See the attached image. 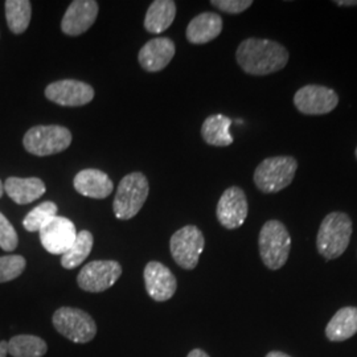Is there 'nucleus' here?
Returning <instances> with one entry per match:
<instances>
[{"label": "nucleus", "instance_id": "21", "mask_svg": "<svg viewBox=\"0 0 357 357\" xmlns=\"http://www.w3.org/2000/svg\"><path fill=\"white\" fill-rule=\"evenodd\" d=\"M176 4L172 0H155L144 17V28L150 33H163L174 23Z\"/></svg>", "mask_w": 357, "mask_h": 357}, {"label": "nucleus", "instance_id": "3", "mask_svg": "<svg viewBox=\"0 0 357 357\" xmlns=\"http://www.w3.org/2000/svg\"><path fill=\"white\" fill-rule=\"evenodd\" d=\"M259 255L264 265L270 270H280L289 259L291 250V237L280 220H268L259 231Z\"/></svg>", "mask_w": 357, "mask_h": 357}, {"label": "nucleus", "instance_id": "13", "mask_svg": "<svg viewBox=\"0 0 357 357\" xmlns=\"http://www.w3.org/2000/svg\"><path fill=\"white\" fill-rule=\"evenodd\" d=\"M249 212V204L245 192L240 187H229L222 193L216 208L218 222L225 229L234 230L245 222Z\"/></svg>", "mask_w": 357, "mask_h": 357}, {"label": "nucleus", "instance_id": "11", "mask_svg": "<svg viewBox=\"0 0 357 357\" xmlns=\"http://www.w3.org/2000/svg\"><path fill=\"white\" fill-rule=\"evenodd\" d=\"M43 248L54 255H64L76 241L75 224L63 216H54L38 231Z\"/></svg>", "mask_w": 357, "mask_h": 357}, {"label": "nucleus", "instance_id": "18", "mask_svg": "<svg viewBox=\"0 0 357 357\" xmlns=\"http://www.w3.org/2000/svg\"><path fill=\"white\" fill-rule=\"evenodd\" d=\"M222 32V19L215 13H203L195 16L187 26L185 36L191 44H206Z\"/></svg>", "mask_w": 357, "mask_h": 357}, {"label": "nucleus", "instance_id": "9", "mask_svg": "<svg viewBox=\"0 0 357 357\" xmlns=\"http://www.w3.org/2000/svg\"><path fill=\"white\" fill-rule=\"evenodd\" d=\"M122 275V266L113 259L93 261L79 270L77 284L88 293H103L114 286Z\"/></svg>", "mask_w": 357, "mask_h": 357}, {"label": "nucleus", "instance_id": "15", "mask_svg": "<svg viewBox=\"0 0 357 357\" xmlns=\"http://www.w3.org/2000/svg\"><path fill=\"white\" fill-rule=\"evenodd\" d=\"M143 277L146 290L155 302H166L176 293L178 281L175 275L158 261H151L146 265Z\"/></svg>", "mask_w": 357, "mask_h": 357}, {"label": "nucleus", "instance_id": "33", "mask_svg": "<svg viewBox=\"0 0 357 357\" xmlns=\"http://www.w3.org/2000/svg\"><path fill=\"white\" fill-rule=\"evenodd\" d=\"M265 357H291L289 356L287 354H284V352H281V351H271V352H268V355Z\"/></svg>", "mask_w": 357, "mask_h": 357}, {"label": "nucleus", "instance_id": "7", "mask_svg": "<svg viewBox=\"0 0 357 357\" xmlns=\"http://www.w3.org/2000/svg\"><path fill=\"white\" fill-rule=\"evenodd\" d=\"M72 144V132L59 125H40L29 128L23 138L26 151L36 156L63 153Z\"/></svg>", "mask_w": 357, "mask_h": 357}, {"label": "nucleus", "instance_id": "19", "mask_svg": "<svg viewBox=\"0 0 357 357\" xmlns=\"http://www.w3.org/2000/svg\"><path fill=\"white\" fill-rule=\"evenodd\" d=\"M4 191L13 203L26 205L36 202L45 191V184L38 178H8L4 183Z\"/></svg>", "mask_w": 357, "mask_h": 357}, {"label": "nucleus", "instance_id": "17", "mask_svg": "<svg viewBox=\"0 0 357 357\" xmlns=\"http://www.w3.org/2000/svg\"><path fill=\"white\" fill-rule=\"evenodd\" d=\"M73 185L79 195L90 199H106L114 190L113 180L96 168H86L77 174Z\"/></svg>", "mask_w": 357, "mask_h": 357}, {"label": "nucleus", "instance_id": "1", "mask_svg": "<svg viewBox=\"0 0 357 357\" xmlns=\"http://www.w3.org/2000/svg\"><path fill=\"white\" fill-rule=\"evenodd\" d=\"M289 59L287 50L268 38H245L236 52L237 64L252 76H268L280 72L287 65Z\"/></svg>", "mask_w": 357, "mask_h": 357}, {"label": "nucleus", "instance_id": "6", "mask_svg": "<svg viewBox=\"0 0 357 357\" xmlns=\"http://www.w3.org/2000/svg\"><path fill=\"white\" fill-rule=\"evenodd\" d=\"M52 323L56 331L77 344L90 343L97 335L96 321L90 314L79 308L61 307L56 310Z\"/></svg>", "mask_w": 357, "mask_h": 357}, {"label": "nucleus", "instance_id": "16", "mask_svg": "<svg viewBox=\"0 0 357 357\" xmlns=\"http://www.w3.org/2000/svg\"><path fill=\"white\" fill-rule=\"evenodd\" d=\"M176 53L175 43L168 38H156L147 41L139 51L138 61L146 72H160L171 63Z\"/></svg>", "mask_w": 357, "mask_h": 357}, {"label": "nucleus", "instance_id": "35", "mask_svg": "<svg viewBox=\"0 0 357 357\" xmlns=\"http://www.w3.org/2000/svg\"><path fill=\"white\" fill-rule=\"evenodd\" d=\"M355 155H356V159H357V147H356V153H355Z\"/></svg>", "mask_w": 357, "mask_h": 357}, {"label": "nucleus", "instance_id": "31", "mask_svg": "<svg viewBox=\"0 0 357 357\" xmlns=\"http://www.w3.org/2000/svg\"><path fill=\"white\" fill-rule=\"evenodd\" d=\"M187 357H211L203 349H200V348H195V349H192L191 352L188 354V356Z\"/></svg>", "mask_w": 357, "mask_h": 357}, {"label": "nucleus", "instance_id": "29", "mask_svg": "<svg viewBox=\"0 0 357 357\" xmlns=\"http://www.w3.org/2000/svg\"><path fill=\"white\" fill-rule=\"evenodd\" d=\"M211 4L222 13L238 15L246 11L253 4V1L252 0H212Z\"/></svg>", "mask_w": 357, "mask_h": 357}, {"label": "nucleus", "instance_id": "8", "mask_svg": "<svg viewBox=\"0 0 357 357\" xmlns=\"http://www.w3.org/2000/svg\"><path fill=\"white\" fill-rule=\"evenodd\" d=\"M205 246L203 231L195 225H187L175 231L169 240L171 255L178 266L193 270L199 265Z\"/></svg>", "mask_w": 357, "mask_h": 357}, {"label": "nucleus", "instance_id": "14", "mask_svg": "<svg viewBox=\"0 0 357 357\" xmlns=\"http://www.w3.org/2000/svg\"><path fill=\"white\" fill-rule=\"evenodd\" d=\"M98 16V3L94 0H75L66 8L61 20V31L66 36L76 38L85 33Z\"/></svg>", "mask_w": 357, "mask_h": 357}, {"label": "nucleus", "instance_id": "27", "mask_svg": "<svg viewBox=\"0 0 357 357\" xmlns=\"http://www.w3.org/2000/svg\"><path fill=\"white\" fill-rule=\"evenodd\" d=\"M26 261L23 255H3L0 257V283L11 282L23 274Z\"/></svg>", "mask_w": 357, "mask_h": 357}, {"label": "nucleus", "instance_id": "10", "mask_svg": "<svg viewBox=\"0 0 357 357\" xmlns=\"http://www.w3.org/2000/svg\"><path fill=\"white\" fill-rule=\"evenodd\" d=\"M294 106L305 115L330 114L339 105L335 90L323 85H306L294 96Z\"/></svg>", "mask_w": 357, "mask_h": 357}, {"label": "nucleus", "instance_id": "2", "mask_svg": "<svg viewBox=\"0 0 357 357\" xmlns=\"http://www.w3.org/2000/svg\"><path fill=\"white\" fill-rule=\"evenodd\" d=\"M354 224L344 212H332L323 218L317 236V249L327 259H336L344 255L351 237Z\"/></svg>", "mask_w": 357, "mask_h": 357}, {"label": "nucleus", "instance_id": "5", "mask_svg": "<svg viewBox=\"0 0 357 357\" xmlns=\"http://www.w3.org/2000/svg\"><path fill=\"white\" fill-rule=\"evenodd\" d=\"M150 192L149 180L142 172L128 174L121 180L113 203L118 220H130L137 216L146 203Z\"/></svg>", "mask_w": 357, "mask_h": 357}, {"label": "nucleus", "instance_id": "32", "mask_svg": "<svg viewBox=\"0 0 357 357\" xmlns=\"http://www.w3.org/2000/svg\"><path fill=\"white\" fill-rule=\"evenodd\" d=\"M8 356V342H0V357Z\"/></svg>", "mask_w": 357, "mask_h": 357}, {"label": "nucleus", "instance_id": "22", "mask_svg": "<svg viewBox=\"0 0 357 357\" xmlns=\"http://www.w3.org/2000/svg\"><path fill=\"white\" fill-rule=\"evenodd\" d=\"M231 121L222 114L209 115L202 126V137L206 144L215 147H228L233 143L230 134Z\"/></svg>", "mask_w": 357, "mask_h": 357}, {"label": "nucleus", "instance_id": "12", "mask_svg": "<svg viewBox=\"0 0 357 357\" xmlns=\"http://www.w3.org/2000/svg\"><path fill=\"white\" fill-rule=\"evenodd\" d=\"M48 101L66 107H78L93 101L94 89L89 84L78 79H60L45 88Z\"/></svg>", "mask_w": 357, "mask_h": 357}, {"label": "nucleus", "instance_id": "28", "mask_svg": "<svg viewBox=\"0 0 357 357\" xmlns=\"http://www.w3.org/2000/svg\"><path fill=\"white\" fill-rule=\"evenodd\" d=\"M19 245L17 233L8 218L0 212V248L6 252H13Z\"/></svg>", "mask_w": 357, "mask_h": 357}, {"label": "nucleus", "instance_id": "26", "mask_svg": "<svg viewBox=\"0 0 357 357\" xmlns=\"http://www.w3.org/2000/svg\"><path fill=\"white\" fill-rule=\"evenodd\" d=\"M54 216H57V205L52 202H45L33 208L29 213H26L23 220V227L28 231H40Z\"/></svg>", "mask_w": 357, "mask_h": 357}, {"label": "nucleus", "instance_id": "34", "mask_svg": "<svg viewBox=\"0 0 357 357\" xmlns=\"http://www.w3.org/2000/svg\"><path fill=\"white\" fill-rule=\"evenodd\" d=\"M3 193H4V184H3L1 180H0V197L3 196Z\"/></svg>", "mask_w": 357, "mask_h": 357}, {"label": "nucleus", "instance_id": "25", "mask_svg": "<svg viewBox=\"0 0 357 357\" xmlns=\"http://www.w3.org/2000/svg\"><path fill=\"white\" fill-rule=\"evenodd\" d=\"M94 238L89 230H81L79 233H77L76 241L64 255H61V266L72 270L84 264V261L91 253Z\"/></svg>", "mask_w": 357, "mask_h": 357}, {"label": "nucleus", "instance_id": "23", "mask_svg": "<svg viewBox=\"0 0 357 357\" xmlns=\"http://www.w3.org/2000/svg\"><path fill=\"white\" fill-rule=\"evenodd\" d=\"M6 7V20L10 31L15 35L24 33L32 17V4L29 0H7Z\"/></svg>", "mask_w": 357, "mask_h": 357}, {"label": "nucleus", "instance_id": "30", "mask_svg": "<svg viewBox=\"0 0 357 357\" xmlns=\"http://www.w3.org/2000/svg\"><path fill=\"white\" fill-rule=\"evenodd\" d=\"M339 7H354L357 6V0H336L333 1Z\"/></svg>", "mask_w": 357, "mask_h": 357}, {"label": "nucleus", "instance_id": "4", "mask_svg": "<svg viewBox=\"0 0 357 357\" xmlns=\"http://www.w3.org/2000/svg\"><path fill=\"white\" fill-rule=\"evenodd\" d=\"M298 162L294 156H271L262 160L255 171V187L262 193H277L287 188L295 178Z\"/></svg>", "mask_w": 357, "mask_h": 357}, {"label": "nucleus", "instance_id": "24", "mask_svg": "<svg viewBox=\"0 0 357 357\" xmlns=\"http://www.w3.org/2000/svg\"><path fill=\"white\" fill-rule=\"evenodd\" d=\"M48 352L44 339L35 335H16L8 342V355L13 357H43Z\"/></svg>", "mask_w": 357, "mask_h": 357}, {"label": "nucleus", "instance_id": "20", "mask_svg": "<svg viewBox=\"0 0 357 357\" xmlns=\"http://www.w3.org/2000/svg\"><path fill=\"white\" fill-rule=\"evenodd\" d=\"M356 333L357 307L347 306L340 308L326 327V336L333 343L345 342Z\"/></svg>", "mask_w": 357, "mask_h": 357}]
</instances>
